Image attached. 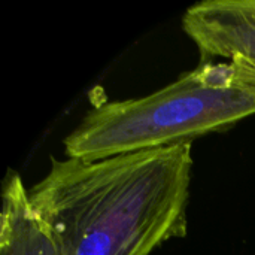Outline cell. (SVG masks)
Masks as SVG:
<instances>
[{
  "mask_svg": "<svg viewBox=\"0 0 255 255\" xmlns=\"http://www.w3.org/2000/svg\"><path fill=\"white\" fill-rule=\"evenodd\" d=\"M182 27L202 61L255 55V0H205L190 6Z\"/></svg>",
  "mask_w": 255,
  "mask_h": 255,
  "instance_id": "obj_3",
  "label": "cell"
},
{
  "mask_svg": "<svg viewBox=\"0 0 255 255\" xmlns=\"http://www.w3.org/2000/svg\"><path fill=\"white\" fill-rule=\"evenodd\" d=\"M255 115V79L232 61H202L137 99L96 103L66 136L69 158L100 160L191 143Z\"/></svg>",
  "mask_w": 255,
  "mask_h": 255,
  "instance_id": "obj_2",
  "label": "cell"
},
{
  "mask_svg": "<svg viewBox=\"0 0 255 255\" xmlns=\"http://www.w3.org/2000/svg\"><path fill=\"white\" fill-rule=\"evenodd\" d=\"M224 61H232V63L238 64L247 76L255 79V55H251V57L235 55V57H232L229 60H224Z\"/></svg>",
  "mask_w": 255,
  "mask_h": 255,
  "instance_id": "obj_5",
  "label": "cell"
},
{
  "mask_svg": "<svg viewBox=\"0 0 255 255\" xmlns=\"http://www.w3.org/2000/svg\"><path fill=\"white\" fill-rule=\"evenodd\" d=\"M0 255H63L34 211L21 176L9 170L1 188Z\"/></svg>",
  "mask_w": 255,
  "mask_h": 255,
  "instance_id": "obj_4",
  "label": "cell"
},
{
  "mask_svg": "<svg viewBox=\"0 0 255 255\" xmlns=\"http://www.w3.org/2000/svg\"><path fill=\"white\" fill-rule=\"evenodd\" d=\"M193 146L51 160L30 202L63 255H151L187 235Z\"/></svg>",
  "mask_w": 255,
  "mask_h": 255,
  "instance_id": "obj_1",
  "label": "cell"
}]
</instances>
